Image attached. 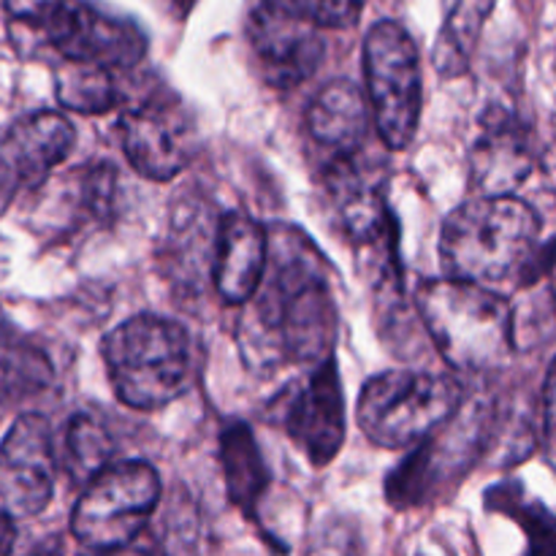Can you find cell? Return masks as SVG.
Here are the masks:
<instances>
[{
  "mask_svg": "<svg viewBox=\"0 0 556 556\" xmlns=\"http://www.w3.org/2000/svg\"><path fill=\"white\" fill-rule=\"evenodd\" d=\"M242 307L237 342L250 372L269 378L334 356L340 320L324 253L296 228L269 233L264 277Z\"/></svg>",
  "mask_w": 556,
  "mask_h": 556,
  "instance_id": "1",
  "label": "cell"
},
{
  "mask_svg": "<svg viewBox=\"0 0 556 556\" xmlns=\"http://www.w3.org/2000/svg\"><path fill=\"white\" fill-rule=\"evenodd\" d=\"M541 253V217L516 195H478L456 206L440 231L448 277L478 286H525Z\"/></svg>",
  "mask_w": 556,
  "mask_h": 556,
  "instance_id": "2",
  "label": "cell"
},
{
  "mask_svg": "<svg viewBox=\"0 0 556 556\" xmlns=\"http://www.w3.org/2000/svg\"><path fill=\"white\" fill-rule=\"evenodd\" d=\"M416 304L429 340L459 372L497 369L516 351L514 307L494 288L443 277L424 282Z\"/></svg>",
  "mask_w": 556,
  "mask_h": 556,
  "instance_id": "3",
  "label": "cell"
},
{
  "mask_svg": "<svg viewBox=\"0 0 556 556\" xmlns=\"http://www.w3.org/2000/svg\"><path fill=\"white\" fill-rule=\"evenodd\" d=\"M109 383L123 405L161 410L188 391L193 345L185 326L157 315H136L101 342Z\"/></svg>",
  "mask_w": 556,
  "mask_h": 556,
  "instance_id": "4",
  "label": "cell"
},
{
  "mask_svg": "<svg viewBox=\"0 0 556 556\" xmlns=\"http://www.w3.org/2000/svg\"><path fill=\"white\" fill-rule=\"evenodd\" d=\"M14 41L49 52L58 63H85L130 71L147 52V36L128 16H117L87 0H49L30 20H14Z\"/></svg>",
  "mask_w": 556,
  "mask_h": 556,
  "instance_id": "5",
  "label": "cell"
},
{
  "mask_svg": "<svg viewBox=\"0 0 556 556\" xmlns=\"http://www.w3.org/2000/svg\"><path fill=\"white\" fill-rule=\"evenodd\" d=\"M462 407V389L448 375L389 369L367 380L356 418L369 443L380 448H413L443 429Z\"/></svg>",
  "mask_w": 556,
  "mask_h": 556,
  "instance_id": "6",
  "label": "cell"
},
{
  "mask_svg": "<svg viewBox=\"0 0 556 556\" xmlns=\"http://www.w3.org/2000/svg\"><path fill=\"white\" fill-rule=\"evenodd\" d=\"M364 79L372 123L391 150L416 139L421 119V54L400 22H378L364 38Z\"/></svg>",
  "mask_w": 556,
  "mask_h": 556,
  "instance_id": "7",
  "label": "cell"
},
{
  "mask_svg": "<svg viewBox=\"0 0 556 556\" xmlns=\"http://www.w3.org/2000/svg\"><path fill=\"white\" fill-rule=\"evenodd\" d=\"M161 500V478L147 462L106 465L81 489L71 514V532L92 552L130 546Z\"/></svg>",
  "mask_w": 556,
  "mask_h": 556,
  "instance_id": "8",
  "label": "cell"
},
{
  "mask_svg": "<svg viewBox=\"0 0 556 556\" xmlns=\"http://www.w3.org/2000/svg\"><path fill=\"white\" fill-rule=\"evenodd\" d=\"M123 150L130 166L152 182L179 177L199 150V128L190 109L174 92H147L119 119Z\"/></svg>",
  "mask_w": 556,
  "mask_h": 556,
  "instance_id": "9",
  "label": "cell"
},
{
  "mask_svg": "<svg viewBox=\"0 0 556 556\" xmlns=\"http://www.w3.org/2000/svg\"><path fill=\"white\" fill-rule=\"evenodd\" d=\"M250 43L261 76L277 90L307 81L324 63L320 27L291 0H258L250 14Z\"/></svg>",
  "mask_w": 556,
  "mask_h": 556,
  "instance_id": "10",
  "label": "cell"
},
{
  "mask_svg": "<svg viewBox=\"0 0 556 556\" xmlns=\"http://www.w3.org/2000/svg\"><path fill=\"white\" fill-rule=\"evenodd\" d=\"M60 462L52 427L43 416L25 413L0 443V510L9 519H33L54 494Z\"/></svg>",
  "mask_w": 556,
  "mask_h": 556,
  "instance_id": "11",
  "label": "cell"
},
{
  "mask_svg": "<svg viewBox=\"0 0 556 556\" xmlns=\"http://www.w3.org/2000/svg\"><path fill=\"white\" fill-rule=\"evenodd\" d=\"M280 424L309 465L326 467L345 443V394L337 358L315 364L280 400Z\"/></svg>",
  "mask_w": 556,
  "mask_h": 556,
  "instance_id": "12",
  "label": "cell"
},
{
  "mask_svg": "<svg viewBox=\"0 0 556 556\" xmlns=\"http://www.w3.org/2000/svg\"><path fill=\"white\" fill-rule=\"evenodd\" d=\"M74 125L58 112L16 119L0 139V212L20 193L43 188L54 168L71 155Z\"/></svg>",
  "mask_w": 556,
  "mask_h": 556,
  "instance_id": "13",
  "label": "cell"
},
{
  "mask_svg": "<svg viewBox=\"0 0 556 556\" xmlns=\"http://www.w3.org/2000/svg\"><path fill=\"white\" fill-rule=\"evenodd\" d=\"M538 161L530 125L505 109H489L470 150V179L481 195H514Z\"/></svg>",
  "mask_w": 556,
  "mask_h": 556,
  "instance_id": "14",
  "label": "cell"
},
{
  "mask_svg": "<svg viewBox=\"0 0 556 556\" xmlns=\"http://www.w3.org/2000/svg\"><path fill=\"white\" fill-rule=\"evenodd\" d=\"M266 255H269V233L253 217L228 212L217 220L212 282L223 302L242 307L253 296L264 277Z\"/></svg>",
  "mask_w": 556,
  "mask_h": 556,
  "instance_id": "15",
  "label": "cell"
},
{
  "mask_svg": "<svg viewBox=\"0 0 556 556\" xmlns=\"http://www.w3.org/2000/svg\"><path fill=\"white\" fill-rule=\"evenodd\" d=\"M315 144L337 155H356L372 123L369 101L353 81L334 79L315 92L304 114Z\"/></svg>",
  "mask_w": 556,
  "mask_h": 556,
  "instance_id": "16",
  "label": "cell"
},
{
  "mask_svg": "<svg viewBox=\"0 0 556 556\" xmlns=\"http://www.w3.org/2000/svg\"><path fill=\"white\" fill-rule=\"evenodd\" d=\"M54 367L38 342L0 329V407H20L52 389Z\"/></svg>",
  "mask_w": 556,
  "mask_h": 556,
  "instance_id": "17",
  "label": "cell"
},
{
  "mask_svg": "<svg viewBox=\"0 0 556 556\" xmlns=\"http://www.w3.org/2000/svg\"><path fill=\"white\" fill-rule=\"evenodd\" d=\"M220 462L228 497L239 510H244L253 519L255 510H258V500L264 497L266 483H269V470H266L264 456H261L250 427L233 421L223 429Z\"/></svg>",
  "mask_w": 556,
  "mask_h": 556,
  "instance_id": "18",
  "label": "cell"
},
{
  "mask_svg": "<svg viewBox=\"0 0 556 556\" xmlns=\"http://www.w3.org/2000/svg\"><path fill=\"white\" fill-rule=\"evenodd\" d=\"M114 440L106 424L92 413H76L63 434V451L58 462L74 483H87L92 476L112 465Z\"/></svg>",
  "mask_w": 556,
  "mask_h": 556,
  "instance_id": "19",
  "label": "cell"
},
{
  "mask_svg": "<svg viewBox=\"0 0 556 556\" xmlns=\"http://www.w3.org/2000/svg\"><path fill=\"white\" fill-rule=\"evenodd\" d=\"M54 96L68 112L103 114L117 106L119 90L114 71L60 60L54 68Z\"/></svg>",
  "mask_w": 556,
  "mask_h": 556,
  "instance_id": "20",
  "label": "cell"
},
{
  "mask_svg": "<svg viewBox=\"0 0 556 556\" xmlns=\"http://www.w3.org/2000/svg\"><path fill=\"white\" fill-rule=\"evenodd\" d=\"M497 0H456L440 30L438 47H434V68L443 76H456L467 68L476 49L481 27L489 11Z\"/></svg>",
  "mask_w": 556,
  "mask_h": 556,
  "instance_id": "21",
  "label": "cell"
},
{
  "mask_svg": "<svg viewBox=\"0 0 556 556\" xmlns=\"http://www.w3.org/2000/svg\"><path fill=\"white\" fill-rule=\"evenodd\" d=\"M492 510L519 521L530 538V556H556V516L538 500H530L519 483H503L486 494Z\"/></svg>",
  "mask_w": 556,
  "mask_h": 556,
  "instance_id": "22",
  "label": "cell"
},
{
  "mask_svg": "<svg viewBox=\"0 0 556 556\" xmlns=\"http://www.w3.org/2000/svg\"><path fill=\"white\" fill-rule=\"evenodd\" d=\"M320 30H345L362 16L367 0H291Z\"/></svg>",
  "mask_w": 556,
  "mask_h": 556,
  "instance_id": "23",
  "label": "cell"
},
{
  "mask_svg": "<svg viewBox=\"0 0 556 556\" xmlns=\"http://www.w3.org/2000/svg\"><path fill=\"white\" fill-rule=\"evenodd\" d=\"M532 280H543L546 293L554 299V304H556V242L548 244V248H541V253H538V261H535V269H532L530 280L527 282H532Z\"/></svg>",
  "mask_w": 556,
  "mask_h": 556,
  "instance_id": "24",
  "label": "cell"
},
{
  "mask_svg": "<svg viewBox=\"0 0 556 556\" xmlns=\"http://www.w3.org/2000/svg\"><path fill=\"white\" fill-rule=\"evenodd\" d=\"M543 432L556 448V358L546 378V391H543Z\"/></svg>",
  "mask_w": 556,
  "mask_h": 556,
  "instance_id": "25",
  "label": "cell"
},
{
  "mask_svg": "<svg viewBox=\"0 0 556 556\" xmlns=\"http://www.w3.org/2000/svg\"><path fill=\"white\" fill-rule=\"evenodd\" d=\"M47 3L49 0H0V9H3L5 14L11 16V22H14L30 20V16H36Z\"/></svg>",
  "mask_w": 556,
  "mask_h": 556,
  "instance_id": "26",
  "label": "cell"
},
{
  "mask_svg": "<svg viewBox=\"0 0 556 556\" xmlns=\"http://www.w3.org/2000/svg\"><path fill=\"white\" fill-rule=\"evenodd\" d=\"M16 543V530H14V519L0 510V556H11Z\"/></svg>",
  "mask_w": 556,
  "mask_h": 556,
  "instance_id": "27",
  "label": "cell"
},
{
  "mask_svg": "<svg viewBox=\"0 0 556 556\" xmlns=\"http://www.w3.org/2000/svg\"><path fill=\"white\" fill-rule=\"evenodd\" d=\"M96 556H150V554L139 552V548L123 546V548H109V552H96Z\"/></svg>",
  "mask_w": 556,
  "mask_h": 556,
  "instance_id": "28",
  "label": "cell"
},
{
  "mask_svg": "<svg viewBox=\"0 0 556 556\" xmlns=\"http://www.w3.org/2000/svg\"><path fill=\"white\" fill-rule=\"evenodd\" d=\"M30 556H58L54 552H36V554H30Z\"/></svg>",
  "mask_w": 556,
  "mask_h": 556,
  "instance_id": "29",
  "label": "cell"
}]
</instances>
